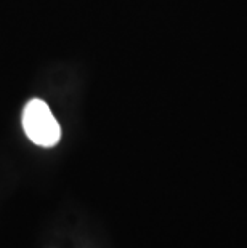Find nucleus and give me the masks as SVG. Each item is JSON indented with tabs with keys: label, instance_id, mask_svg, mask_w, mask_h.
Returning <instances> with one entry per match:
<instances>
[{
	"label": "nucleus",
	"instance_id": "obj_1",
	"mask_svg": "<svg viewBox=\"0 0 247 248\" xmlns=\"http://www.w3.org/2000/svg\"><path fill=\"white\" fill-rule=\"evenodd\" d=\"M23 128L26 136L42 147H53L61 138V128L50 108L42 99H31L23 110Z\"/></svg>",
	"mask_w": 247,
	"mask_h": 248
}]
</instances>
